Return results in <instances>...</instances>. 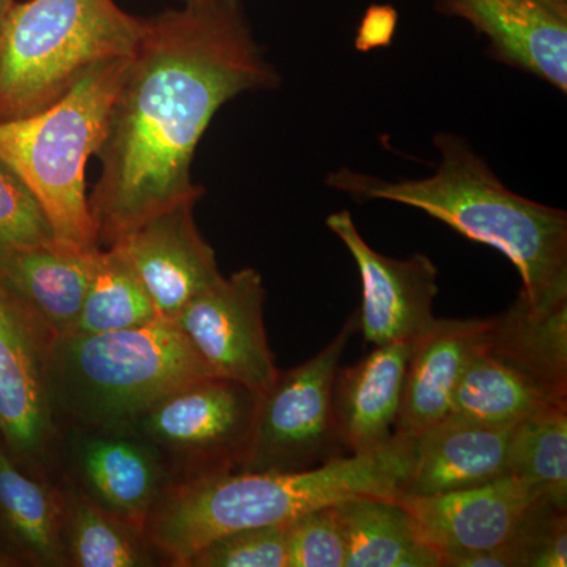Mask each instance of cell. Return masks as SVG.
<instances>
[{
    "label": "cell",
    "instance_id": "d6986e66",
    "mask_svg": "<svg viewBox=\"0 0 567 567\" xmlns=\"http://www.w3.org/2000/svg\"><path fill=\"white\" fill-rule=\"evenodd\" d=\"M481 350L567 399V301L537 312L518 295L505 312L488 319Z\"/></svg>",
    "mask_w": 567,
    "mask_h": 567
},
{
    "label": "cell",
    "instance_id": "f1b7e54d",
    "mask_svg": "<svg viewBox=\"0 0 567 567\" xmlns=\"http://www.w3.org/2000/svg\"><path fill=\"white\" fill-rule=\"evenodd\" d=\"M347 546L334 505L306 513L289 524L287 567H346Z\"/></svg>",
    "mask_w": 567,
    "mask_h": 567
},
{
    "label": "cell",
    "instance_id": "ffe728a7",
    "mask_svg": "<svg viewBox=\"0 0 567 567\" xmlns=\"http://www.w3.org/2000/svg\"><path fill=\"white\" fill-rule=\"evenodd\" d=\"M80 464L93 502L137 533L144 532L162 481L152 451L133 440L96 436L81 446Z\"/></svg>",
    "mask_w": 567,
    "mask_h": 567
},
{
    "label": "cell",
    "instance_id": "5bb4252c",
    "mask_svg": "<svg viewBox=\"0 0 567 567\" xmlns=\"http://www.w3.org/2000/svg\"><path fill=\"white\" fill-rule=\"evenodd\" d=\"M96 251L48 245L0 254V297L32 331L43 352L55 339L73 333Z\"/></svg>",
    "mask_w": 567,
    "mask_h": 567
},
{
    "label": "cell",
    "instance_id": "83f0119b",
    "mask_svg": "<svg viewBox=\"0 0 567 567\" xmlns=\"http://www.w3.org/2000/svg\"><path fill=\"white\" fill-rule=\"evenodd\" d=\"M289 524L248 528L200 548L186 567H287Z\"/></svg>",
    "mask_w": 567,
    "mask_h": 567
},
{
    "label": "cell",
    "instance_id": "52a82bcc",
    "mask_svg": "<svg viewBox=\"0 0 567 567\" xmlns=\"http://www.w3.org/2000/svg\"><path fill=\"white\" fill-rule=\"evenodd\" d=\"M357 330L354 312L330 344L303 364L279 372L259 394L237 472H301L346 456L334 420L333 390L342 354Z\"/></svg>",
    "mask_w": 567,
    "mask_h": 567
},
{
    "label": "cell",
    "instance_id": "30bf717a",
    "mask_svg": "<svg viewBox=\"0 0 567 567\" xmlns=\"http://www.w3.org/2000/svg\"><path fill=\"white\" fill-rule=\"evenodd\" d=\"M259 393L213 377L181 388L134 424L158 445L204 458L212 472H230L244 457Z\"/></svg>",
    "mask_w": 567,
    "mask_h": 567
},
{
    "label": "cell",
    "instance_id": "2e32d148",
    "mask_svg": "<svg viewBox=\"0 0 567 567\" xmlns=\"http://www.w3.org/2000/svg\"><path fill=\"white\" fill-rule=\"evenodd\" d=\"M514 427L443 417L413 439L412 468L401 495L446 494L506 476Z\"/></svg>",
    "mask_w": 567,
    "mask_h": 567
},
{
    "label": "cell",
    "instance_id": "6da1fadb",
    "mask_svg": "<svg viewBox=\"0 0 567 567\" xmlns=\"http://www.w3.org/2000/svg\"><path fill=\"white\" fill-rule=\"evenodd\" d=\"M279 81L241 0H199L145 18L89 197L99 245L107 248L159 212L199 200L204 188L194 185L192 164L216 112Z\"/></svg>",
    "mask_w": 567,
    "mask_h": 567
},
{
    "label": "cell",
    "instance_id": "d4e9b609",
    "mask_svg": "<svg viewBox=\"0 0 567 567\" xmlns=\"http://www.w3.org/2000/svg\"><path fill=\"white\" fill-rule=\"evenodd\" d=\"M162 319L140 278L115 248H100L80 317L71 334H99Z\"/></svg>",
    "mask_w": 567,
    "mask_h": 567
},
{
    "label": "cell",
    "instance_id": "7c38bea8",
    "mask_svg": "<svg viewBox=\"0 0 567 567\" xmlns=\"http://www.w3.org/2000/svg\"><path fill=\"white\" fill-rule=\"evenodd\" d=\"M196 203L166 208L111 245L132 265L158 316L173 322L223 278L215 251L194 221Z\"/></svg>",
    "mask_w": 567,
    "mask_h": 567
},
{
    "label": "cell",
    "instance_id": "9c48e42d",
    "mask_svg": "<svg viewBox=\"0 0 567 567\" xmlns=\"http://www.w3.org/2000/svg\"><path fill=\"white\" fill-rule=\"evenodd\" d=\"M328 229L353 257L361 279L358 328L374 347L413 342L434 323V301L439 293V268L425 254L393 259L377 252L349 210L327 218Z\"/></svg>",
    "mask_w": 567,
    "mask_h": 567
},
{
    "label": "cell",
    "instance_id": "484cf974",
    "mask_svg": "<svg viewBox=\"0 0 567 567\" xmlns=\"http://www.w3.org/2000/svg\"><path fill=\"white\" fill-rule=\"evenodd\" d=\"M140 533L89 499H73L65 511L66 559L80 567H145L152 557Z\"/></svg>",
    "mask_w": 567,
    "mask_h": 567
},
{
    "label": "cell",
    "instance_id": "44dd1931",
    "mask_svg": "<svg viewBox=\"0 0 567 567\" xmlns=\"http://www.w3.org/2000/svg\"><path fill=\"white\" fill-rule=\"evenodd\" d=\"M334 509L346 537V567H442L398 499L353 496Z\"/></svg>",
    "mask_w": 567,
    "mask_h": 567
},
{
    "label": "cell",
    "instance_id": "ba28073f",
    "mask_svg": "<svg viewBox=\"0 0 567 567\" xmlns=\"http://www.w3.org/2000/svg\"><path fill=\"white\" fill-rule=\"evenodd\" d=\"M262 275L241 268L219 279L174 320L213 374L262 393L276 377L264 324Z\"/></svg>",
    "mask_w": 567,
    "mask_h": 567
},
{
    "label": "cell",
    "instance_id": "4316f807",
    "mask_svg": "<svg viewBox=\"0 0 567 567\" xmlns=\"http://www.w3.org/2000/svg\"><path fill=\"white\" fill-rule=\"evenodd\" d=\"M55 245L51 224L31 189L0 162V254Z\"/></svg>",
    "mask_w": 567,
    "mask_h": 567
},
{
    "label": "cell",
    "instance_id": "603a6c76",
    "mask_svg": "<svg viewBox=\"0 0 567 567\" xmlns=\"http://www.w3.org/2000/svg\"><path fill=\"white\" fill-rule=\"evenodd\" d=\"M567 401L547 393L477 347L458 380L450 415L494 425H517L540 410Z\"/></svg>",
    "mask_w": 567,
    "mask_h": 567
},
{
    "label": "cell",
    "instance_id": "5b68a950",
    "mask_svg": "<svg viewBox=\"0 0 567 567\" xmlns=\"http://www.w3.org/2000/svg\"><path fill=\"white\" fill-rule=\"evenodd\" d=\"M130 59L93 66L65 95L35 114L0 121V162L37 197L59 248L100 249L85 167L102 148Z\"/></svg>",
    "mask_w": 567,
    "mask_h": 567
},
{
    "label": "cell",
    "instance_id": "f546056e",
    "mask_svg": "<svg viewBox=\"0 0 567 567\" xmlns=\"http://www.w3.org/2000/svg\"><path fill=\"white\" fill-rule=\"evenodd\" d=\"M567 513L540 502L514 540L520 567L567 566Z\"/></svg>",
    "mask_w": 567,
    "mask_h": 567
},
{
    "label": "cell",
    "instance_id": "4fadbf2b",
    "mask_svg": "<svg viewBox=\"0 0 567 567\" xmlns=\"http://www.w3.org/2000/svg\"><path fill=\"white\" fill-rule=\"evenodd\" d=\"M486 37L491 58L567 92V0H435Z\"/></svg>",
    "mask_w": 567,
    "mask_h": 567
},
{
    "label": "cell",
    "instance_id": "9a60e30c",
    "mask_svg": "<svg viewBox=\"0 0 567 567\" xmlns=\"http://www.w3.org/2000/svg\"><path fill=\"white\" fill-rule=\"evenodd\" d=\"M43 349L0 297V439L18 461L40 462L52 435Z\"/></svg>",
    "mask_w": 567,
    "mask_h": 567
},
{
    "label": "cell",
    "instance_id": "e0dca14e",
    "mask_svg": "<svg viewBox=\"0 0 567 567\" xmlns=\"http://www.w3.org/2000/svg\"><path fill=\"white\" fill-rule=\"evenodd\" d=\"M487 323L488 319H435L413 342L395 435L416 439L450 415L458 380Z\"/></svg>",
    "mask_w": 567,
    "mask_h": 567
},
{
    "label": "cell",
    "instance_id": "1f68e13d",
    "mask_svg": "<svg viewBox=\"0 0 567 567\" xmlns=\"http://www.w3.org/2000/svg\"><path fill=\"white\" fill-rule=\"evenodd\" d=\"M17 565L18 563L14 557H11V555L7 554V551L0 550V567H11Z\"/></svg>",
    "mask_w": 567,
    "mask_h": 567
},
{
    "label": "cell",
    "instance_id": "3957f363",
    "mask_svg": "<svg viewBox=\"0 0 567 567\" xmlns=\"http://www.w3.org/2000/svg\"><path fill=\"white\" fill-rule=\"evenodd\" d=\"M413 439L395 435L382 450L346 454L301 472L204 473L153 507L148 537L174 566L218 537L290 524L353 496L398 498L412 468Z\"/></svg>",
    "mask_w": 567,
    "mask_h": 567
},
{
    "label": "cell",
    "instance_id": "ac0fdd59",
    "mask_svg": "<svg viewBox=\"0 0 567 567\" xmlns=\"http://www.w3.org/2000/svg\"><path fill=\"white\" fill-rule=\"evenodd\" d=\"M413 342L377 346L358 363L339 368L333 409L347 454L374 453L393 440Z\"/></svg>",
    "mask_w": 567,
    "mask_h": 567
},
{
    "label": "cell",
    "instance_id": "8992f818",
    "mask_svg": "<svg viewBox=\"0 0 567 567\" xmlns=\"http://www.w3.org/2000/svg\"><path fill=\"white\" fill-rule=\"evenodd\" d=\"M144 32L145 18L115 0L14 2L0 33V121L35 114L93 66L132 58Z\"/></svg>",
    "mask_w": 567,
    "mask_h": 567
},
{
    "label": "cell",
    "instance_id": "8fae6325",
    "mask_svg": "<svg viewBox=\"0 0 567 567\" xmlns=\"http://www.w3.org/2000/svg\"><path fill=\"white\" fill-rule=\"evenodd\" d=\"M395 499L439 554L442 567L462 555L511 546L533 507L544 502L524 481L511 475L446 494Z\"/></svg>",
    "mask_w": 567,
    "mask_h": 567
},
{
    "label": "cell",
    "instance_id": "7402d4cb",
    "mask_svg": "<svg viewBox=\"0 0 567 567\" xmlns=\"http://www.w3.org/2000/svg\"><path fill=\"white\" fill-rule=\"evenodd\" d=\"M65 511L58 496L25 475L0 439V529L25 558L44 566L66 563Z\"/></svg>",
    "mask_w": 567,
    "mask_h": 567
},
{
    "label": "cell",
    "instance_id": "cb8c5ba5",
    "mask_svg": "<svg viewBox=\"0 0 567 567\" xmlns=\"http://www.w3.org/2000/svg\"><path fill=\"white\" fill-rule=\"evenodd\" d=\"M507 475L567 513V401L548 405L514 427Z\"/></svg>",
    "mask_w": 567,
    "mask_h": 567
},
{
    "label": "cell",
    "instance_id": "7a4b0ae2",
    "mask_svg": "<svg viewBox=\"0 0 567 567\" xmlns=\"http://www.w3.org/2000/svg\"><path fill=\"white\" fill-rule=\"evenodd\" d=\"M434 145L440 163L431 177L386 181L341 167L324 183L358 203L386 200L416 208L502 252L520 275L518 295L533 311L566 303V212L511 192L464 137L439 133Z\"/></svg>",
    "mask_w": 567,
    "mask_h": 567
},
{
    "label": "cell",
    "instance_id": "d6a6232c",
    "mask_svg": "<svg viewBox=\"0 0 567 567\" xmlns=\"http://www.w3.org/2000/svg\"><path fill=\"white\" fill-rule=\"evenodd\" d=\"M199 2V0H182V3Z\"/></svg>",
    "mask_w": 567,
    "mask_h": 567
},
{
    "label": "cell",
    "instance_id": "277c9868",
    "mask_svg": "<svg viewBox=\"0 0 567 567\" xmlns=\"http://www.w3.org/2000/svg\"><path fill=\"white\" fill-rule=\"evenodd\" d=\"M52 410L115 431L174 391L213 379L173 320L99 334H66L44 349Z\"/></svg>",
    "mask_w": 567,
    "mask_h": 567
},
{
    "label": "cell",
    "instance_id": "4dcf8cb0",
    "mask_svg": "<svg viewBox=\"0 0 567 567\" xmlns=\"http://www.w3.org/2000/svg\"><path fill=\"white\" fill-rule=\"evenodd\" d=\"M14 2L17 0H0V33H2L3 22H6L7 14H9Z\"/></svg>",
    "mask_w": 567,
    "mask_h": 567
}]
</instances>
